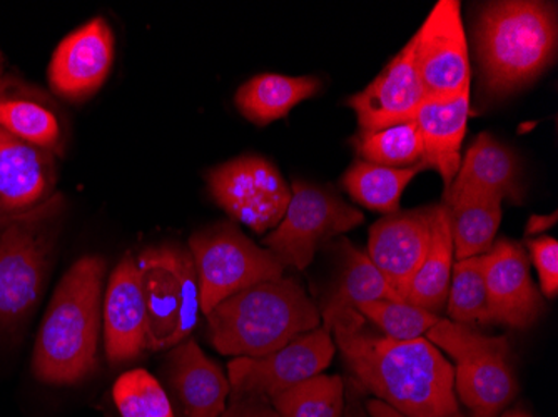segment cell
<instances>
[{
  "label": "cell",
  "instance_id": "obj_1",
  "mask_svg": "<svg viewBox=\"0 0 558 417\" xmlns=\"http://www.w3.org/2000/svg\"><path fill=\"white\" fill-rule=\"evenodd\" d=\"M359 391L407 417H465L454 393L453 366L426 338L375 334L354 307L322 315Z\"/></svg>",
  "mask_w": 558,
  "mask_h": 417
},
{
  "label": "cell",
  "instance_id": "obj_2",
  "mask_svg": "<svg viewBox=\"0 0 558 417\" xmlns=\"http://www.w3.org/2000/svg\"><path fill=\"white\" fill-rule=\"evenodd\" d=\"M105 274V259L86 256L74 262L59 282L34 347L33 369L39 381L75 384L93 371Z\"/></svg>",
  "mask_w": 558,
  "mask_h": 417
},
{
  "label": "cell",
  "instance_id": "obj_3",
  "mask_svg": "<svg viewBox=\"0 0 558 417\" xmlns=\"http://www.w3.org/2000/svg\"><path fill=\"white\" fill-rule=\"evenodd\" d=\"M206 318L213 346L236 357L268 356L322 326V312L294 278L251 285Z\"/></svg>",
  "mask_w": 558,
  "mask_h": 417
},
{
  "label": "cell",
  "instance_id": "obj_4",
  "mask_svg": "<svg viewBox=\"0 0 558 417\" xmlns=\"http://www.w3.org/2000/svg\"><path fill=\"white\" fill-rule=\"evenodd\" d=\"M475 36L488 89L512 93L554 61L557 8L538 0L492 2L480 14Z\"/></svg>",
  "mask_w": 558,
  "mask_h": 417
},
{
  "label": "cell",
  "instance_id": "obj_5",
  "mask_svg": "<svg viewBox=\"0 0 558 417\" xmlns=\"http://www.w3.org/2000/svg\"><path fill=\"white\" fill-rule=\"evenodd\" d=\"M426 339L454 360V393L470 417H500L515 400L519 384L507 338L440 318Z\"/></svg>",
  "mask_w": 558,
  "mask_h": 417
},
{
  "label": "cell",
  "instance_id": "obj_6",
  "mask_svg": "<svg viewBox=\"0 0 558 417\" xmlns=\"http://www.w3.org/2000/svg\"><path fill=\"white\" fill-rule=\"evenodd\" d=\"M147 306V349L162 351L190 338L199 318V282L190 250L153 247L137 259Z\"/></svg>",
  "mask_w": 558,
  "mask_h": 417
},
{
  "label": "cell",
  "instance_id": "obj_7",
  "mask_svg": "<svg viewBox=\"0 0 558 417\" xmlns=\"http://www.w3.org/2000/svg\"><path fill=\"white\" fill-rule=\"evenodd\" d=\"M190 253L199 282L201 312L205 316L251 285L283 278V265L233 225L197 232L191 237Z\"/></svg>",
  "mask_w": 558,
  "mask_h": 417
},
{
  "label": "cell",
  "instance_id": "obj_8",
  "mask_svg": "<svg viewBox=\"0 0 558 417\" xmlns=\"http://www.w3.org/2000/svg\"><path fill=\"white\" fill-rule=\"evenodd\" d=\"M54 199L4 221L0 231V331L14 329L33 312L50 266L49 236L40 228Z\"/></svg>",
  "mask_w": 558,
  "mask_h": 417
},
{
  "label": "cell",
  "instance_id": "obj_9",
  "mask_svg": "<svg viewBox=\"0 0 558 417\" xmlns=\"http://www.w3.org/2000/svg\"><path fill=\"white\" fill-rule=\"evenodd\" d=\"M363 214L323 187L296 181L283 219L265 240L266 249L283 268H308L326 241L362 224Z\"/></svg>",
  "mask_w": 558,
  "mask_h": 417
},
{
  "label": "cell",
  "instance_id": "obj_10",
  "mask_svg": "<svg viewBox=\"0 0 558 417\" xmlns=\"http://www.w3.org/2000/svg\"><path fill=\"white\" fill-rule=\"evenodd\" d=\"M335 351L331 329L322 324L268 356L236 357L228 366L231 394L271 400L300 382L323 375Z\"/></svg>",
  "mask_w": 558,
  "mask_h": 417
},
{
  "label": "cell",
  "instance_id": "obj_11",
  "mask_svg": "<svg viewBox=\"0 0 558 417\" xmlns=\"http://www.w3.org/2000/svg\"><path fill=\"white\" fill-rule=\"evenodd\" d=\"M209 189L228 214L256 232L283 219L291 191L278 169L263 158L246 156L209 172Z\"/></svg>",
  "mask_w": 558,
  "mask_h": 417
},
{
  "label": "cell",
  "instance_id": "obj_12",
  "mask_svg": "<svg viewBox=\"0 0 558 417\" xmlns=\"http://www.w3.org/2000/svg\"><path fill=\"white\" fill-rule=\"evenodd\" d=\"M412 40L426 99L459 96L470 89L469 42L459 0L437 2Z\"/></svg>",
  "mask_w": 558,
  "mask_h": 417
},
{
  "label": "cell",
  "instance_id": "obj_13",
  "mask_svg": "<svg viewBox=\"0 0 558 417\" xmlns=\"http://www.w3.org/2000/svg\"><path fill=\"white\" fill-rule=\"evenodd\" d=\"M437 211L438 206L398 211L369 229L368 257L403 301L428 253Z\"/></svg>",
  "mask_w": 558,
  "mask_h": 417
},
{
  "label": "cell",
  "instance_id": "obj_14",
  "mask_svg": "<svg viewBox=\"0 0 558 417\" xmlns=\"http://www.w3.org/2000/svg\"><path fill=\"white\" fill-rule=\"evenodd\" d=\"M482 257L492 322L530 328L541 316L544 304L530 275L525 249L513 241L500 240Z\"/></svg>",
  "mask_w": 558,
  "mask_h": 417
},
{
  "label": "cell",
  "instance_id": "obj_15",
  "mask_svg": "<svg viewBox=\"0 0 558 417\" xmlns=\"http://www.w3.org/2000/svg\"><path fill=\"white\" fill-rule=\"evenodd\" d=\"M426 100L415 64V46L410 40L397 58L362 93L348 99L363 133L407 124Z\"/></svg>",
  "mask_w": 558,
  "mask_h": 417
},
{
  "label": "cell",
  "instance_id": "obj_16",
  "mask_svg": "<svg viewBox=\"0 0 558 417\" xmlns=\"http://www.w3.org/2000/svg\"><path fill=\"white\" fill-rule=\"evenodd\" d=\"M112 61L111 27L102 17L93 19L59 44L50 61V86L68 99H84L105 84Z\"/></svg>",
  "mask_w": 558,
  "mask_h": 417
},
{
  "label": "cell",
  "instance_id": "obj_17",
  "mask_svg": "<svg viewBox=\"0 0 558 417\" xmlns=\"http://www.w3.org/2000/svg\"><path fill=\"white\" fill-rule=\"evenodd\" d=\"M106 353L111 363H125L147 349V306L137 260L116 266L106 291Z\"/></svg>",
  "mask_w": 558,
  "mask_h": 417
},
{
  "label": "cell",
  "instance_id": "obj_18",
  "mask_svg": "<svg viewBox=\"0 0 558 417\" xmlns=\"http://www.w3.org/2000/svg\"><path fill=\"white\" fill-rule=\"evenodd\" d=\"M469 118L470 89L459 96L426 99L413 119L423 144L418 168L437 171L444 179L445 194L462 164Z\"/></svg>",
  "mask_w": 558,
  "mask_h": 417
},
{
  "label": "cell",
  "instance_id": "obj_19",
  "mask_svg": "<svg viewBox=\"0 0 558 417\" xmlns=\"http://www.w3.org/2000/svg\"><path fill=\"white\" fill-rule=\"evenodd\" d=\"M54 186L49 150L31 146L0 128V212L22 216L34 211Z\"/></svg>",
  "mask_w": 558,
  "mask_h": 417
},
{
  "label": "cell",
  "instance_id": "obj_20",
  "mask_svg": "<svg viewBox=\"0 0 558 417\" xmlns=\"http://www.w3.org/2000/svg\"><path fill=\"white\" fill-rule=\"evenodd\" d=\"M169 382L186 417H221L231 385L215 360L186 339L169 354Z\"/></svg>",
  "mask_w": 558,
  "mask_h": 417
},
{
  "label": "cell",
  "instance_id": "obj_21",
  "mask_svg": "<svg viewBox=\"0 0 558 417\" xmlns=\"http://www.w3.org/2000/svg\"><path fill=\"white\" fill-rule=\"evenodd\" d=\"M520 165L515 154L498 143L490 134L476 137L460 164L445 199L457 194H487L505 199H522L519 184Z\"/></svg>",
  "mask_w": 558,
  "mask_h": 417
},
{
  "label": "cell",
  "instance_id": "obj_22",
  "mask_svg": "<svg viewBox=\"0 0 558 417\" xmlns=\"http://www.w3.org/2000/svg\"><path fill=\"white\" fill-rule=\"evenodd\" d=\"M319 89L316 77H290L281 74H259L238 89V109L247 121L266 125L287 118L298 103L315 96Z\"/></svg>",
  "mask_w": 558,
  "mask_h": 417
},
{
  "label": "cell",
  "instance_id": "obj_23",
  "mask_svg": "<svg viewBox=\"0 0 558 417\" xmlns=\"http://www.w3.org/2000/svg\"><path fill=\"white\" fill-rule=\"evenodd\" d=\"M501 197L487 194H457L445 199L450 212L454 257L484 256L494 246L501 221Z\"/></svg>",
  "mask_w": 558,
  "mask_h": 417
},
{
  "label": "cell",
  "instance_id": "obj_24",
  "mask_svg": "<svg viewBox=\"0 0 558 417\" xmlns=\"http://www.w3.org/2000/svg\"><path fill=\"white\" fill-rule=\"evenodd\" d=\"M453 257L450 212L447 204H440L435 216L434 234H432L428 253L413 278L404 301L434 315L440 312L447 304Z\"/></svg>",
  "mask_w": 558,
  "mask_h": 417
},
{
  "label": "cell",
  "instance_id": "obj_25",
  "mask_svg": "<svg viewBox=\"0 0 558 417\" xmlns=\"http://www.w3.org/2000/svg\"><path fill=\"white\" fill-rule=\"evenodd\" d=\"M340 253V278H338L333 293L326 299L322 315L333 312L341 307H356L359 304L372 303V301L407 303L395 293L384 274L373 265L368 254L356 249L347 240L341 241Z\"/></svg>",
  "mask_w": 558,
  "mask_h": 417
},
{
  "label": "cell",
  "instance_id": "obj_26",
  "mask_svg": "<svg viewBox=\"0 0 558 417\" xmlns=\"http://www.w3.org/2000/svg\"><path fill=\"white\" fill-rule=\"evenodd\" d=\"M422 169H395L360 161L344 174L343 186L356 203L372 211L395 214L400 211L404 189Z\"/></svg>",
  "mask_w": 558,
  "mask_h": 417
},
{
  "label": "cell",
  "instance_id": "obj_27",
  "mask_svg": "<svg viewBox=\"0 0 558 417\" xmlns=\"http://www.w3.org/2000/svg\"><path fill=\"white\" fill-rule=\"evenodd\" d=\"M279 417H341L344 382L340 376L319 375L269 400Z\"/></svg>",
  "mask_w": 558,
  "mask_h": 417
},
{
  "label": "cell",
  "instance_id": "obj_28",
  "mask_svg": "<svg viewBox=\"0 0 558 417\" xmlns=\"http://www.w3.org/2000/svg\"><path fill=\"white\" fill-rule=\"evenodd\" d=\"M447 312L450 321L459 324H490L487 290H485L484 257L457 260L451 269Z\"/></svg>",
  "mask_w": 558,
  "mask_h": 417
},
{
  "label": "cell",
  "instance_id": "obj_29",
  "mask_svg": "<svg viewBox=\"0 0 558 417\" xmlns=\"http://www.w3.org/2000/svg\"><path fill=\"white\" fill-rule=\"evenodd\" d=\"M353 144L356 152L369 164L407 169L422 161V136L413 121L373 133L362 131Z\"/></svg>",
  "mask_w": 558,
  "mask_h": 417
},
{
  "label": "cell",
  "instance_id": "obj_30",
  "mask_svg": "<svg viewBox=\"0 0 558 417\" xmlns=\"http://www.w3.org/2000/svg\"><path fill=\"white\" fill-rule=\"evenodd\" d=\"M0 128L31 146L50 149L61 136L54 112L27 99L0 100Z\"/></svg>",
  "mask_w": 558,
  "mask_h": 417
},
{
  "label": "cell",
  "instance_id": "obj_31",
  "mask_svg": "<svg viewBox=\"0 0 558 417\" xmlns=\"http://www.w3.org/2000/svg\"><path fill=\"white\" fill-rule=\"evenodd\" d=\"M112 400L121 417H174L165 389L144 369L119 376L112 388Z\"/></svg>",
  "mask_w": 558,
  "mask_h": 417
},
{
  "label": "cell",
  "instance_id": "obj_32",
  "mask_svg": "<svg viewBox=\"0 0 558 417\" xmlns=\"http://www.w3.org/2000/svg\"><path fill=\"white\" fill-rule=\"evenodd\" d=\"M363 318L378 326L385 335L398 341H412L423 338V334L437 324L440 316L428 312L422 307L395 301H372L354 307Z\"/></svg>",
  "mask_w": 558,
  "mask_h": 417
},
{
  "label": "cell",
  "instance_id": "obj_33",
  "mask_svg": "<svg viewBox=\"0 0 558 417\" xmlns=\"http://www.w3.org/2000/svg\"><path fill=\"white\" fill-rule=\"evenodd\" d=\"M530 257L538 271L541 290L551 299L558 293V243L554 237L545 236L529 243Z\"/></svg>",
  "mask_w": 558,
  "mask_h": 417
},
{
  "label": "cell",
  "instance_id": "obj_34",
  "mask_svg": "<svg viewBox=\"0 0 558 417\" xmlns=\"http://www.w3.org/2000/svg\"><path fill=\"white\" fill-rule=\"evenodd\" d=\"M221 417H279L266 397L233 396Z\"/></svg>",
  "mask_w": 558,
  "mask_h": 417
},
{
  "label": "cell",
  "instance_id": "obj_35",
  "mask_svg": "<svg viewBox=\"0 0 558 417\" xmlns=\"http://www.w3.org/2000/svg\"><path fill=\"white\" fill-rule=\"evenodd\" d=\"M555 224H557V212H551L550 216H532L526 224V234L537 236L541 232L554 228Z\"/></svg>",
  "mask_w": 558,
  "mask_h": 417
},
{
  "label": "cell",
  "instance_id": "obj_36",
  "mask_svg": "<svg viewBox=\"0 0 558 417\" xmlns=\"http://www.w3.org/2000/svg\"><path fill=\"white\" fill-rule=\"evenodd\" d=\"M365 409L369 417H407L378 400H369L366 403Z\"/></svg>",
  "mask_w": 558,
  "mask_h": 417
},
{
  "label": "cell",
  "instance_id": "obj_37",
  "mask_svg": "<svg viewBox=\"0 0 558 417\" xmlns=\"http://www.w3.org/2000/svg\"><path fill=\"white\" fill-rule=\"evenodd\" d=\"M344 417H369L368 413L365 410V407L360 404L359 396H356V394H351L350 403H348Z\"/></svg>",
  "mask_w": 558,
  "mask_h": 417
},
{
  "label": "cell",
  "instance_id": "obj_38",
  "mask_svg": "<svg viewBox=\"0 0 558 417\" xmlns=\"http://www.w3.org/2000/svg\"><path fill=\"white\" fill-rule=\"evenodd\" d=\"M501 417H530V416H526L525 413H520V410H512V413H507V414H505V416H501Z\"/></svg>",
  "mask_w": 558,
  "mask_h": 417
}]
</instances>
